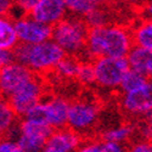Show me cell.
I'll list each match as a JSON object with an SVG mask.
<instances>
[{"instance_id": "1", "label": "cell", "mask_w": 152, "mask_h": 152, "mask_svg": "<svg viewBox=\"0 0 152 152\" xmlns=\"http://www.w3.org/2000/svg\"><path fill=\"white\" fill-rule=\"evenodd\" d=\"M132 31L121 24H107L88 32L83 61H94L100 57L125 58L133 48Z\"/></svg>"}, {"instance_id": "2", "label": "cell", "mask_w": 152, "mask_h": 152, "mask_svg": "<svg viewBox=\"0 0 152 152\" xmlns=\"http://www.w3.org/2000/svg\"><path fill=\"white\" fill-rule=\"evenodd\" d=\"M12 54L16 62L37 75L54 71L56 65L65 56L63 51L51 39L34 45L18 44L12 50Z\"/></svg>"}, {"instance_id": "3", "label": "cell", "mask_w": 152, "mask_h": 152, "mask_svg": "<svg viewBox=\"0 0 152 152\" xmlns=\"http://www.w3.org/2000/svg\"><path fill=\"white\" fill-rule=\"evenodd\" d=\"M89 28L84 20L75 16H66L51 31V40L62 50L66 56H82Z\"/></svg>"}, {"instance_id": "4", "label": "cell", "mask_w": 152, "mask_h": 152, "mask_svg": "<svg viewBox=\"0 0 152 152\" xmlns=\"http://www.w3.org/2000/svg\"><path fill=\"white\" fill-rule=\"evenodd\" d=\"M100 116V107L95 99L82 97L71 102L67 128L83 135L91 132L97 123Z\"/></svg>"}, {"instance_id": "5", "label": "cell", "mask_w": 152, "mask_h": 152, "mask_svg": "<svg viewBox=\"0 0 152 152\" xmlns=\"http://www.w3.org/2000/svg\"><path fill=\"white\" fill-rule=\"evenodd\" d=\"M95 84L106 90L119 89L124 74L129 71L125 58L100 57L93 61Z\"/></svg>"}, {"instance_id": "6", "label": "cell", "mask_w": 152, "mask_h": 152, "mask_svg": "<svg viewBox=\"0 0 152 152\" xmlns=\"http://www.w3.org/2000/svg\"><path fill=\"white\" fill-rule=\"evenodd\" d=\"M45 93V85L39 75L34 74V77L26 83L22 88L12 94L7 101L16 117L23 118L35 105L43 101Z\"/></svg>"}, {"instance_id": "7", "label": "cell", "mask_w": 152, "mask_h": 152, "mask_svg": "<svg viewBox=\"0 0 152 152\" xmlns=\"http://www.w3.org/2000/svg\"><path fill=\"white\" fill-rule=\"evenodd\" d=\"M54 130L45 123L22 118L16 125V140L22 152H40Z\"/></svg>"}, {"instance_id": "8", "label": "cell", "mask_w": 152, "mask_h": 152, "mask_svg": "<svg viewBox=\"0 0 152 152\" xmlns=\"http://www.w3.org/2000/svg\"><path fill=\"white\" fill-rule=\"evenodd\" d=\"M122 108L132 116L151 118L152 111V85L148 80L137 89L122 94Z\"/></svg>"}, {"instance_id": "9", "label": "cell", "mask_w": 152, "mask_h": 152, "mask_svg": "<svg viewBox=\"0 0 152 152\" xmlns=\"http://www.w3.org/2000/svg\"><path fill=\"white\" fill-rule=\"evenodd\" d=\"M14 23L18 44L34 45L51 39L53 27L33 20L29 15L14 21Z\"/></svg>"}, {"instance_id": "10", "label": "cell", "mask_w": 152, "mask_h": 152, "mask_svg": "<svg viewBox=\"0 0 152 152\" xmlns=\"http://www.w3.org/2000/svg\"><path fill=\"white\" fill-rule=\"evenodd\" d=\"M33 77L34 74L29 69L18 62L12 61L0 69V96L9 99Z\"/></svg>"}, {"instance_id": "11", "label": "cell", "mask_w": 152, "mask_h": 152, "mask_svg": "<svg viewBox=\"0 0 152 152\" xmlns=\"http://www.w3.org/2000/svg\"><path fill=\"white\" fill-rule=\"evenodd\" d=\"M71 101L63 96H51L42 101L44 122L53 130L67 128Z\"/></svg>"}, {"instance_id": "12", "label": "cell", "mask_w": 152, "mask_h": 152, "mask_svg": "<svg viewBox=\"0 0 152 152\" xmlns=\"http://www.w3.org/2000/svg\"><path fill=\"white\" fill-rule=\"evenodd\" d=\"M67 15L63 0H37L29 16L46 26L54 27Z\"/></svg>"}, {"instance_id": "13", "label": "cell", "mask_w": 152, "mask_h": 152, "mask_svg": "<svg viewBox=\"0 0 152 152\" xmlns=\"http://www.w3.org/2000/svg\"><path fill=\"white\" fill-rule=\"evenodd\" d=\"M82 144V136L68 128L51 133L40 152H75Z\"/></svg>"}, {"instance_id": "14", "label": "cell", "mask_w": 152, "mask_h": 152, "mask_svg": "<svg viewBox=\"0 0 152 152\" xmlns=\"http://www.w3.org/2000/svg\"><path fill=\"white\" fill-rule=\"evenodd\" d=\"M130 71L150 79L152 74V51L144 48L133 46L125 56Z\"/></svg>"}, {"instance_id": "15", "label": "cell", "mask_w": 152, "mask_h": 152, "mask_svg": "<svg viewBox=\"0 0 152 152\" xmlns=\"http://www.w3.org/2000/svg\"><path fill=\"white\" fill-rule=\"evenodd\" d=\"M18 45L14 20L9 16L0 17V49L12 51Z\"/></svg>"}, {"instance_id": "16", "label": "cell", "mask_w": 152, "mask_h": 152, "mask_svg": "<svg viewBox=\"0 0 152 152\" xmlns=\"http://www.w3.org/2000/svg\"><path fill=\"white\" fill-rule=\"evenodd\" d=\"M133 45L144 48L152 51V23L150 21H144L137 24L134 31H132Z\"/></svg>"}, {"instance_id": "17", "label": "cell", "mask_w": 152, "mask_h": 152, "mask_svg": "<svg viewBox=\"0 0 152 152\" xmlns=\"http://www.w3.org/2000/svg\"><path fill=\"white\" fill-rule=\"evenodd\" d=\"M133 133H134V128L132 125L123 124V125H118V126H113V128L106 129L102 134H101L100 140L124 145V142H126L130 139Z\"/></svg>"}, {"instance_id": "18", "label": "cell", "mask_w": 152, "mask_h": 152, "mask_svg": "<svg viewBox=\"0 0 152 152\" xmlns=\"http://www.w3.org/2000/svg\"><path fill=\"white\" fill-rule=\"evenodd\" d=\"M16 115L9 105L7 99L0 96V136H5L16 125Z\"/></svg>"}, {"instance_id": "19", "label": "cell", "mask_w": 152, "mask_h": 152, "mask_svg": "<svg viewBox=\"0 0 152 152\" xmlns=\"http://www.w3.org/2000/svg\"><path fill=\"white\" fill-rule=\"evenodd\" d=\"M79 62H80V60L77 57L65 55L56 65V67L54 68V72L60 78L68 79V80L75 79V75H77L78 67H79Z\"/></svg>"}, {"instance_id": "20", "label": "cell", "mask_w": 152, "mask_h": 152, "mask_svg": "<svg viewBox=\"0 0 152 152\" xmlns=\"http://www.w3.org/2000/svg\"><path fill=\"white\" fill-rule=\"evenodd\" d=\"M101 3L96 0H66L65 6L66 10L71 12V16L84 18L89 12L100 6Z\"/></svg>"}, {"instance_id": "21", "label": "cell", "mask_w": 152, "mask_h": 152, "mask_svg": "<svg viewBox=\"0 0 152 152\" xmlns=\"http://www.w3.org/2000/svg\"><path fill=\"white\" fill-rule=\"evenodd\" d=\"M84 22L88 26V28H99V27H104L110 24V15L108 12L101 6H97L91 12H89L84 18Z\"/></svg>"}, {"instance_id": "22", "label": "cell", "mask_w": 152, "mask_h": 152, "mask_svg": "<svg viewBox=\"0 0 152 152\" xmlns=\"http://www.w3.org/2000/svg\"><path fill=\"white\" fill-rule=\"evenodd\" d=\"M150 79L142 77V75L137 74L133 71H128L124 77L121 82V85H119V90L122 91V94H125V93H129V91H133L135 89H137V88L142 86L144 84H146Z\"/></svg>"}, {"instance_id": "23", "label": "cell", "mask_w": 152, "mask_h": 152, "mask_svg": "<svg viewBox=\"0 0 152 152\" xmlns=\"http://www.w3.org/2000/svg\"><path fill=\"white\" fill-rule=\"evenodd\" d=\"M75 79L83 85L95 84L93 61H80L79 62V67H78L77 75H75Z\"/></svg>"}, {"instance_id": "24", "label": "cell", "mask_w": 152, "mask_h": 152, "mask_svg": "<svg viewBox=\"0 0 152 152\" xmlns=\"http://www.w3.org/2000/svg\"><path fill=\"white\" fill-rule=\"evenodd\" d=\"M0 152H22L16 139L10 136L0 137Z\"/></svg>"}, {"instance_id": "25", "label": "cell", "mask_w": 152, "mask_h": 152, "mask_svg": "<svg viewBox=\"0 0 152 152\" xmlns=\"http://www.w3.org/2000/svg\"><path fill=\"white\" fill-rule=\"evenodd\" d=\"M75 152H102L101 140H89L82 142Z\"/></svg>"}, {"instance_id": "26", "label": "cell", "mask_w": 152, "mask_h": 152, "mask_svg": "<svg viewBox=\"0 0 152 152\" xmlns=\"http://www.w3.org/2000/svg\"><path fill=\"white\" fill-rule=\"evenodd\" d=\"M126 152H152V146L151 142L146 139H142V140H137L135 142H133Z\"/></svg>"}, {"instance_id": "27", "label": "cell", "mask_w": 152, "mask_h": 152, "mask_svg": "<svg viewBox=\"0 0 152 152\" xmlns=\"http://www.w3.org/2000/svg\"><path fill=\"white\" fill-rule=\"evenodd\" d=\"M101 148H102V152H126L124 145L104 140H101Z\"/></svg>"}, {"instance_id": "28", "label": "cell", "mask_w": 152, "mask_h": 152, "mask_svg": "<svg viewBox=\"0 0 152 152\" xmlns=\"http://www.w3.org/2000/svg\"><path fill=\"white\" fill-rule=\"evenodd\" d=\"M12 61H15L12 51L0 49V69H1L3 67H5L6 65H9V63H11Z\"/></svg>"}, {"instance_id": "29", "label": "cell", "mask_w": 152, "mask_h": 152, "mask_svg": "<svg viewBox=\"0 0 152 152\" xmlns=\"http://www.w3.org/2000/svg\"><path fill=\"white\" fill-rule=\"evenodd\" d=\"M37 0H21V1H16V4L22 9V11L26 15H29L33 6L35 5Z\"/></svg>"}, {"instance_id": "30", "label": "cell", "mask_w": 152, "mask_h": 152, "mask_svg": "<svg viewBox=\"0 0 152 152\" xmlns=\"http://www.w3.org/2000/svg\"><path fill=\"white\" fill-rule=\"evenodd\" d=\"M11 6H12V3L9 1V0H0V17L9 16Z\"/></svg>"}]
</instances>
